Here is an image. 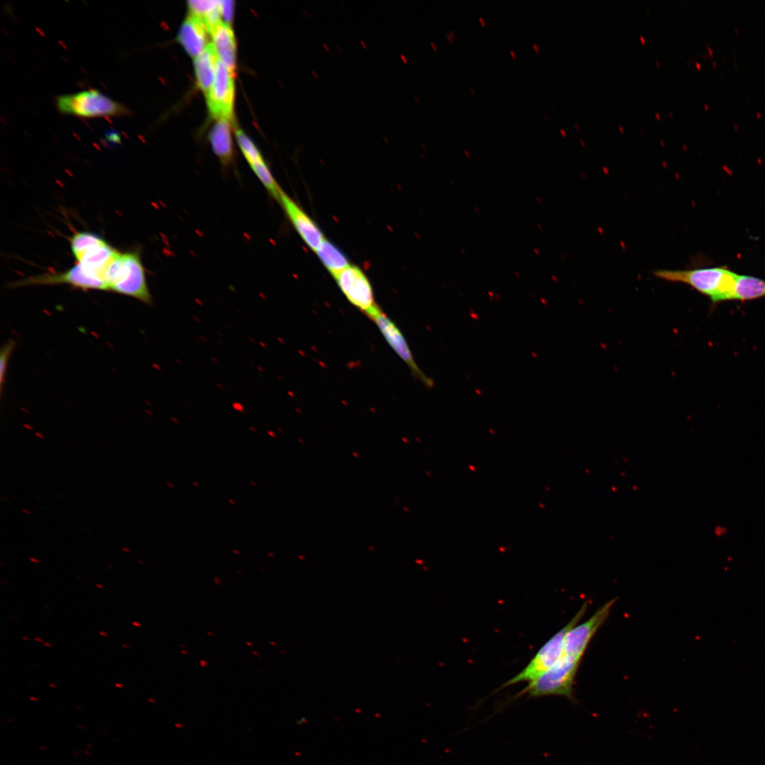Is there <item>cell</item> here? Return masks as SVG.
I'll list each match as a JSON object with an SVG mask.
<instances>
[{"label": "cell", "instance_id": "obj_1", "mask_svg": "<svg viewBox=\"0 0 765 765\" xmlns=\"http://www.w3.org/2000/svg\"><path fill=\"white\" fill-rule=\"evenodd\" d=\"M659 279L689 285L709 298L713 305L732 300L737 273L727 266L690 269H657L652 272Z\"/></svg>", "mask_w": 765, "mask_h": 765}, {"label": "cell", "instance_id": "obj_2", "mask_svg": "<svg viewBox=\"0 0 765 765\" xmlns=\"http://www.w3.org/2000/svg\"><path fill=\"white\" fill-rule=\"evenodd\" d=\"M59 112L82 118L122 117L130 115V110L96 89L57 96Z\"/></svg>", "mask_w": 765, "mask_h": 765}, {"label": "cell", "instance_id": "obj_3", "mask_svg": "<svg viewBox=\"0 0 765 765\" xmlns=\"http://www.w3.org/2000/svg\"><path fill=\"white\" fill-rule=\"evenodd\" d=\"M587 606L588 604L586 601L567 624L540 647L528 664L519 673L504 683L500 688L519 682H532L551 668L563 655L565 640L567 632L579 623L586 611Z\"/></svg>", "mask_w": 765, "mask_h": 765}, {"label": "cell", "instance_id": "obj_4", "mask_svg": "<svg viewBox=\"0 0 765 765\" xmlns=\"http://www.w3.org/2000/svg\"><path fill=\"white\" fill-rule=\"evenodd\" d=\"M581 659L563 654L548 671L539 676L520 693L538 698L548 696H562L574 700L573 685Z\"/></svg>", "mask_w": 765, "mask_h": 765}, {"label": "cell", "instance_id": "obj_5", "mask_svg": "<svg viewBox=\"0 0 765 765\" xmlns=\"http://www.w3.org/2000/svg\"><path fill=\"white\" fill-rule=\"evenodd\" d=\"M117 278L113 292L134 298L147 305L152 304V297L139 251L122 254Z\"/></svg>", "mask_w": 765, "mask_h": 765}, {"label": "cell", "instance_id": "obj_6", "mask_svg": "<svg viewBox=\"0 0 765 765\" xmlns=\"http://www.w3.org/2000/svg\"><path fill=\"white\" fill-rule=\"evenodd\" d=\"M334 277L347 300L367 315L378 306L371 285L358 266L349 265Z\"/></svg>", "mask_w": 765, "mask_h": 765}, {"label": "cell", "instance_id": "obj_7", "mask_svg": "<svg viewBox=\"0 0 765 765\" xmlns=\"http://www.w3.org/2000/svg\"><path fill=\"white\" fill-rule=\"evenodd\" d=\"M234 86L232 74L219 59L213 83L205 94L210 114L218 120L232 119Z\"/></svg>", "mask_w": 765, "mask_h": 765}, {"label": "cell", "instance_id": "obj_8", "mask_svg": "<svg viewBox=\"0 0 765 765\" xmlns=\"http://www.w3.org/2000/svg\"><path fill=\"white\" fill-rule=\"evenodd\" d=\"M616 599L608 601L588 620L569 630L565 640L563 654L582 659L591 640L608 618Z\"/></svg>", "mask_w": 765, "mask_h": 765}, {"label": "cell", "instance_id": "obj_9", "mask_svg": "<svg viewBox=\"0 0 765 765\" xmlns=\"http://www.w3.org/2000/svg\"><path fill=\"white\" fill-rule=\"evenodd\" d=\"M368 316L375 323L387 343L407 365L414 375L419 378L425 385L432 387L434 385L433 380L427 377L416 365L406 339L396 324L385 314L378 306Z\"/></svg>", "mask_w": 765, "mask_h": 765}, {"label": "cell", "instance_id": "obj_10", "mask_svg": "<svg viewBox=\"0 0 765 765\" xmlns=\"http://www.w3.org/2000/svg\"><path fill=\"white\" fill-rule=\"evenodd\" d=\"M68 284L82 290H106L103 283L91 276L79 263L69 270L61 273H42L10 283V288H19L36 285Z\"/></svg>", "mask_w": 765, "mask_h": 765}, {"label": "cell", "instance_id": "obj_11", "mask_svg": "<svg viewBox=\"0 0 765 765\" xmlns=\"http://www.w3.org/2000/svg\"><path fill=\"white\" fill-rule=\"evenodd\" d=\"M278 203L301 239L316 251L325 238L315 222L283 191L280 194Z\"/></svg>", "mask_w": 765, "mask_h": 765}, {"label": "cell", "instance_id": "obj_12", "mask_svg": "<svg viewBox=\"0 0 765 765\" xmlns=\"http://www.w3.org/2000/svg\"><path fill=\"white\" fill-rule=\"evenodd\" d=\"M210 35L220 60L234 74L236 69V42L232 30L227 23L220 21Z\"/></svg>", "mask_w": 765, "mask_h": 765}, {"label": "cell", "instance_id": "obj_13", "mask_svg": "<svg viewBox=\"0 0 765 765\" xmlns=\"http://www.w3.org/2000/svg\"><path fill=\"white\" fill-rule=\"evenodd\" d=\"M205 32L201 21L190 14L180 28L178 40L191 56L196 57L206 47Z\"/></svg>", "mask_w": 765, "mask_h": 765}, {"label": "cell", "instance_id": "obj_14", "mask_svg": "<svg viewBox=\"0 0 765 765\" xmlns=\"http://www.w3.org/2000/svg\"><path fill=\"white\" fill-rule=\"evenodd\" d=\"M218 57L213 44L208 43L194 60L198 84L205 94L210 90L213 83L219 60Z\"/></svg>", "mask_w": 765, "mask_h": 765}, {"label": "cell", "instance_id": "obj_15", "mask_svg": "<svg viewBox=\"0 0 765 765\" xmlns=\"http://www.w3.org/2000/svg\"><path fill=\"white\" fill-rule=\"evenodd\" d=\"M210 141L222 166H229L233 160V148L228 120H218L210 132Z\"/></svg>", "mask_w": 765, "mask_h": 765}, {"label": "cell", "instance_id": "obj_16", "mask_svg": "<svg viewBox=\"0 0 765 765\" xmlns=\"http://www.w3.org/2000/svg\"><path fill=\"white\" fill-rule=\"evenodd\" d=\"M765 297V280L749 275L736 276L732 300H752Z\"/></svg>", "mask_w": 765, "mask_h": 765}, {"label": "cell", "instance_id": "obj_17", "mask_svg": "<svg viewBox=\"0 0 765 765\" xmlns=\"http://www.w3.org/2000/svg\"><path fill=\"white\" fill-rule=\"evenodd\" d=\"M315 252L333 276L350 265L344 253L327 239L323 240Z\"/></svg>", "mask_w": 765, "mask_h": 765}, {"label": "cell", "instance_id": "obj_18", "mask_svg": "<svg viewBox=\"0 0 765 765\" xmlns=\"http://www.w3.org/2000/svg\"><path fill=\"white\" fill-rule=\"evenodd\" d=\"M103 241L101 237L92 232H76L70 239L71 249L76 261H79L89 249Z\"/></svg>", "mask_w": 765, "mask_h": 765}, {"label": "cell", "instance_id": "obj_19", "mask_svg": "<svg viewBox=\"0 0 765 765\" xmlns=\"http://www.w3.org/2000/svg\"><path fill=\"white\" fill-rule=\"evenodd\" d=\"M239 146L250 167L266 163L260 151L241 130L236 131Z\"/></svg>", "mask_w": 765, "mask_h": 765}, {"label": "cell", "instance_id": "obj_20", "mask_svg": "<svg viewBox=\"0 0 765 765\" xmlns=\"http://www.w3.org/2000/svg\"><path fill=\"white\" fill-rule=\"evenodd\" d=\"M220 1H188L190 14L197 18L203 24L211 13L218 8ZM205 27V26H204Z\"/></svg>", "mask_w": 765, "mask_h": 765}, {"label": "cell", "instance_id": "obj_21", "mask_svg": "<svg viewBox=\"0 0 765 765\" xmlns=\"http://www.w3.org/2000/svg\"><path fill=\"white\" fill-rule=\"evenodd\" d=\"M15 342L13 340L8 341L1 348L0 354V381H1V391L2 392V387L5 380L6 368L8 361V358L14 348Z\"/></svg>", "mask_w": 765, "mask_h": 765}, {"label": "cell", "instance_id": "obj_22", "mask_svg": "<svg viewBox=\"0 0 765 765\" xmlns=\"http://www.w3.org/2000/svg\"><path fill=\"white\" fill-rule=\"evenodd\" d=\"M219 7L221 17L224 18L225 23H230L232 18L233 1H220Z\"/></svg>", "mask_w": 765, "mask_h": 765}, {"label": "cell", "instance_id": "obj_23", "mask_svg": "<svg viewBox=\"0 0 765 765\" xmlns=\"http://www.w3.org/2000/svg\"><path fill=\"white\" fill-rule=\"evenodd\" d=\"M30 560H31L32 562H35V563H39V561H38V560H36V559H35V558H30Z\"/></svg>", "mask_w": 765, "mask_h": 765}, {"label": "cell", "instance_id": "obj_24", "mask_svg": "<svg viewBox=\"0 0 765 765\" xmlns=\"http://www.w3.org/2000/svg\"><path fill=\"white\" fill-rule=\"evenodd\" d=\"M115 686L116 687H119V688H123V686H122V685H121L120 684H119V683H116V684H115Z\"/></svg>", "mask_w": 765, "mask_h": 765}, {"label": "cell", "instance_id": "obj_25", "mask_svg": "<svg viewBox=\"0 0 765 765\" xmlns=\"http://www.w3.org/2000/svg\"><path fill=\"white\" fill-rule=\"evenodd\" d=\"M99 634H101V635H103V636H108V635L106 633L103 632V631H100Z\"/></svg>", "mask_w": 765, "mask_h": 765}, {"label": "cell", "instance_id": "obj_26", "mask_svg": "<svg viewBox=\"0 0 765 765\" xmlns=\"http://www.w3.org/2000/svg\"><path fill=\"white\" fill-rule=\"evenodd\" d=\"M480 21L481 23L482 24V26H484V21L483 18L480 17Z\"/></svg>", "mask_w": 765, "mask_h": 765}, {"label": "cell", "instance_id": "obj_27", "mask_svg": "<svg viewBox=\"0 0 765 765\" xmlns=\"http://www.w3.org/2000/svg\"><path fill=\"white\" fill-rule=\"evenodd\" d=\"M44 645H45V646H47V647H52V645H50V643H48V642H44Z\"/></svg>", "mask_w": 765, "mask_h": 765}, {"label": "cell", "instance_id": "obj_28", "mask_svg": "<svg viewBox=\"0 0 765 765\" xmlns=\"http://www.w3.org/2000/svg\"><path fill=\"white\" fill-rule=\"evenodd\" d=\"M35 640H36V641H38V642H42V640H41L40 638H35Z\"/></svg>", "mask_w": 765, "mask_h": 765}, {"label": "cell", "instance_id": "obj_29", "mask_svg": "<svg viewBox=\"0 0 765 765\" xmlns=\"http://www.w3.org/2000/svg\"><path fill=\"white\" fill-rule=\"evenodd\" d=\"M533 47L536 49V52H538V47L536 46V44H533Z\"/></svg>", "mask_w": 765, "mask_h": 765}, {"label": "cell", "instance_id": "obj_30", "mask_svg": "<svg viewBox=\"0 0 765 765\" xmlns=\"http://www.w3.org/2000/svg\"><path fill=\"white\" fill-rule=\"evenodd\" d=\"M132 624H133L134 625H135V626H140V624H138V623H137V622H133V623H132Z\"/></svg>", "mask_w": 765, "mask_h": 765}, {"label": "cell", "instance_id": "obj_31", "mask_svg": "<svg viewBox=\"0 0 765 765\" xmlns=\"http://www.w3.org/2000/svg\"><path fill=\"white\" fill-rule=\"evenodd\" d=\"M49 686H51V687L57 688V686H55V684H50Z\"/></svg>", "mask_w": 765, "mask_h": 765}, {"label": "cell", "instance_id": "obj_32", "mask_svg": "<svg viewBox=\"0 0 765 765\" xmlns=\"http://www.w3.org/2000/svg\"><path fill=\"white\" fill-rule=\"evenodd\" d=\"M122 645H123V647L130 648V647L128 646L127 645L123 644Z\"/></svg>", "mask_w": 765, "mask_h": 765}, {"label": "cell", "instance_id": "obj_33", "mask_svg": "<svg viewBox=\"0 0 765 765\" xmlns=\"http://www.w3.org/2000/svg\"><path fill=\"white\" fill-rule=\"evenodd\" d=\"M30 700H33V701H38V700H37V698H33V697H30Z\"/></svg>", "mask_w": 765, "mask_h": 765}, {"label": "cell", "instance_id": "obj_34", "mask_svg": "<svg viewBox=\"0 0 765 765\" xmlns=\"http://www.w3.org/2000/svg\"><path fill=\"white\" fill-rule=\"evenodd\" d=\"M96 586H97L98 587H100V588H102V589H103V586L102 585H100V584H96Z\"/></svg>", "mask_w": 765, "mask_h": 765}, {"label": "cell", "instance_id": "obj_35", "mask_svg": "<svg viewBox=\"0 0 765 765\" xmlns=\"http://www.w3.org/2000/svg\"><path fill=\"white\" fill-rule=\"evenodd\" d=\"M511 54L513 55V57H516L514 53L512 51H511Z\"/></svg>", "mask_w": 765, "mask_h": 765}, {"label": "cell", "instance_id": "obj_36", "mask_svg": "<svg viewBox=\"0 0 765 765\" xmlns=\"http://www.w3.org/2000/svg\"><path fill=\"white\" fill-rule=\"evenodd\" d=\"M23 639H25V640H29V638H26V637H23Z\"/></svg>", "mask_w": 765, "mask_h": 765}, {"label": "cell", "instance_id": "obj_37", "mask_svg": "<svg viewBox=\"0 0 765 765\" xmlns=\"http://www.w3.org/2000/svg\"><path fill=\"white\" fill-rule=\"evenodd\" d=\"M123 550H125V551L130 552V550H128V549H126V548H123Z\"/></svg>", "mask_w": 765, "mask_h": 765}]
</instances>
